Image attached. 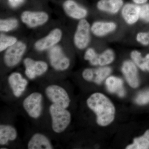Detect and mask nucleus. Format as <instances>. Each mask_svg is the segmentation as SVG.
Instances as JSON below:
<instances>
[{
    "instance_id": "4",
    "label": "nucleus",
    "mask_w": 149,
    "mask_h": 149,
    "mask_svg": "<svg viewBox=\"0 0 149 149\" xmlns=\"http://www.w3.org/2000/svg\"><path fill=\"white\" fill-rule=\"evenodd\" d=\"M49 58L51 65L56 70H66L70 65L69 59L65 54L60 46L56 45L49 49Z\"/></svg>"
},
{
    "instance_id": "32",
    "label": "nucleus",
    "mask_w": 149,
    "mask_h": 149,
    "mask_svg": "<svg viewBox=\"0 0 149 149\" xmlns=\"http://www.w3.org/2000/svg\"><path fill=\"white\" fill-rule=\"evenodd\" d=\"M22 0H9L11 5L13 7H16L22 3Z\"/></svg>"
},
{
    "instance_id": "20",
    "label": "nucleus",
    "mask_w": 149,
    "mask_h": 149,
    "mask_svg": "<svg viewBox=\"0 0 149 149\" xmlns=\"http://www.w3.org/2000/svg\"><path fill=\"white\" fill-rule=\"evenodd\" d=\"M17 136L16 129L10 125H0V144L4 145L9 141L15 140Z\"/></svg>"
},
{
    "instance_id": "14",
    "label": "nucleus",
    "mask_w": 149,
    "mask_h": 149,
    "mask_svg": "<svg viewBox=\"0 0 149 149\" xmlns=\"http://www.w3.org/2000/svg\"><path fill=\"white\" fill-rule=\"evenodd\" d=\"M137 67L132 61L127 60L123 62L121 68L127 83L133 88L139 87L140 83Z\"/></svg>"
},
{
    "instance_id": "7",
    "label": "nucleus",
    "mask_w": 149,
    "mask_h": 149,
    "mask_svg": "<svg viewBox=\"0 0 149 149\" xmlns=\"http://www.w3.org/2000/svg\"><path fill=\"white\" fill-rule=\"evenodd\" d=\"M42 96L39 93L30 94L24 100L23 105L24 109L30 117L38 118L42 113Z\"/></svg>"
},
{
    "instance_id": "16",
    "label": "nucleus",
    "mask_w": 149,
    "mask_h": 149,
    "mask_svg": "<svg viewBox=\"0 0 149 149\" xmlns=\"http://www.w3.org/2000/svg\"><path fill=\"white\" fill-rule=\"evenodd\" d=\"M123 5V0H99L96 7L102 12L115 15L120 11Z\"/></svg>"
},
{
    "instance_id": "23",
    "label": "nucleus",
    "mask_w": 149,
    "mask_h": 149,
    "mask_svg": "<svg viewBox=\"0 0 149 149\" xmlns=\"http://www.w3.org/2000/svg\"><path fill=\"white\" fill-rule=\"evenodd\" d=\"M18 26V20L16 18L2 19L0 20V30L1 32H10L15 29Z\"/></svg>"
},
{
    "instance_id": "13",
    "label": "nucleus",
    "mask_w": 149,
    "mask_h": 149,
    "mask_svg": "<svg viewBox=\"0 0 149 149\" xmlns=\"http://www.w3.org/2000/svg\"><path fill=\"white\" fill-rule=\"evenodd\" d=\"M141 6L134 3H127L123 6L120 14L123 21L130 26L134 25L140 19Z\"/></svg>"
},
{
    "instance_id": "12",
    "label": "nucleus",
    "mask_w": 149,
    "mask_h": 149,
    "mask_svg": "<svg viewBox=\"0 0 149 149\" xmlns=\"http://www.w3.org/2000/svg\"><path fill=\"white\" fill-rule=\"evenodd\" d=\"M117 28L115 22L98 20L91 25V33L96 37L102 38L115 32Z\"/></svg>"
},
{
    "instance_id": "25",
    "label": "nucleus",
    "mask_w": 149,
    "mask_h": 149,
    "mask_svg": "<svg viewBox=\"0 0 149 149\" xmlns=\"http://www.w3.org/2000/svg\"><path fill=\"white\" fill-rule=\"evenodd\" d=\"M131 61L136 65V66L143 71H146L144 66V57L142 56L140 51L133 50L130 53Z\"/></svg>"
},
{
    "instance_id": "8",
    "label": "nucleus",
    "mask_w": 149,
    "mask_h": 149,
    "mask_svg": "<svg viewBox=\"0 0 149 149\" xmlns=\"http://www.w3.org/2000/svg\"><path fill=\"white\" fill-rule=\"evenodd\" d=\"M112 72L111 68L108 66H100L97 68H86L82 72L85 80L100 85L108 77Z\"/></svg>"
},
{
    "instance_id": "9",
    "label": "nucleus",
    "mask_w": 149,
    "mask_h": 149,
    "mask_svg": "<svg viewBox=\"0 0 149 149\" xmlns=\"http://www.w3.org/2000/svg\"><path fill=\"white\" fill-rule=\"evenodd\" d=\"M21 21L27 26L34 28L42 25L49 19V15L43 11H24L21 14Z\"/></svg>"
},
{
    "instance_id": "24",
    "label": "nucleus",
    "mask_w": 149,
    "mask_h": 149,
    "mask_svg": "<svg viewBox=\"0 0 149 149\" xmlns=\"http://www.w3.org/2000/svg\"><path fill=\"white\" fill-rule=\"evenodd\" d=\"M17 42V39L15 37L1 34L0 51L1 52L6 50L8 48L13 45Z\"/></svg>"
},
{
    "instance_id": "29",
    "label": "nucleus",
    "mask_w": 149,
    "mask_h": 149,
    "mask_svg": "<svg viewBox=\"0 0 149 149\" xmlns=\"http://www.w3.org/2000/svg\"><path fill=\"white\" fill-rule=\"evenodd\" d=\"M136 102L139 105H144L149 102V90L142 92L136 99Z\"/></svg>"
},
{
    "instance_id": "26",
    "label": "nucleus",
    "mask_w": 149,
    "mask_h": 149,
    "mask_svg": "<svg viewBox=\"0 0 149 149\" xmlns=\"http://www.w3.org/2000/svg\"><path fill=\"white\" fill-rule=\"evenodd\" d=\"M98 54L93 48H88L84 54V58L88 61L92 65L97 66V57Z\"/></svg>"
},
{
    "instance_id": "21",
    "label": "nucleus",
    "mask_w": 149,
    "mask_h": 149,
    "mask_svg": "<svg viewBox=\"0 0 149 149\" xmlns=\"http://www.w3.org/2000/svg\"><path fill=\"white\" fill-rule=\"evenodd\" d=\"M115 53L112 49L108 48L99 54L97 57L98 65L100 66H108L114 61Z\"/></svg>"
},
{
    "instance_id": "2",
    "label": "nucleus",
    "mask_w": 149,
    "mask_h": 149,
    "mask_svg": "<svg viewBox=\"0 0 149 149\" xmlns=\"http://www.w3.org/2000/svg\"><path fill=\"white\" fill-rule=\"evenodd\" d=\"M52 117V127L56 133L64 131L71 121V115L65 108L53 104L49 107Z\"/></svg>"
},
{
    "instance_id": "17",
    "label": "nucleus",
    "mask_w": 149,
    "mask_h": 149,
    "mask_svg": "<svg viewBox=\"0 0 149 149\" xmlns=\"http://www.w3.org/2000/svg\"><path fill=\"white\" fill-rule=\"evenodd\" d=\"M8 81L14 95L16 97L21 95L28 84L27 80L17 72L11 73L9 76Z\"/></svg>"
},
{
    "instance_id": "19",
    "label": "nucleus",
    "mask_w": 149,
    "mask_h": 149,
    "mask_svg": "<svg viewBox=\"0 0 149 149\" xmlns=\"http://www.w3.org/2000/svg\"><path fill=\"white\" fill-rule=\"evenodd\" d=\"M29 149H53L50 141L45 135L36 133L29 140L28 143Z\"/></svg>"
},
{
    "instance_id": "28",
    "label": "nucleus",
    "mask_w": 149,
    "mask_h": 149,
    "mask_svg": "<svg viewBox=\"0 0 149 149\" xmlns=\"http://www.w3.org/2000/svg\"><path fill=\"white\" fill-rule=\"evenodd\" d=\"M140 19L146 22H149V3L141 6Z\"/></svg>"
},
{
    "instance_id": "1",
    "label": "nucleus",
    "mask_w": 149,
    "mask_h": 149,
    "mask_svg": "<svg viewBox=\"0 0 149 149\" xmlns=\"http://www.w3.org/2000/svg\"><path fill=\"white\" fill-rule=\"evenodd\" d=\"M87 105L97 115V122L99 125L106 126L114 120L115 108L113 104L107 97L100 93H95L88 99Z\"/></svg>"
},
{
    "instance_id": "15",
    "label": "nucleus",
    "mask_w": 149,
    "mask_h": 149,
    "mask_svg": "<svg viewBox=\"0 0 149 149\" xmlns=\"http://www.w3.org/2000/svg\"><path fill=\"white\" fill-rule=\"evenodd\" d=\"M65 13L70 17L75 19L81 20L88 15L87 9L82 6L74 0H66L63 4Z\"/></svg>"
},
{
    "instance_id": "31",
    "label": "nucleus",
    "mask_w": 149,
    "mask_h": 149,
    "mask_svg": "<svg viewBox=\"0 0 149 149\" xmlns=\"http://www.w3.org/2000/svg\"><path fill=\"white\" fill-rule=\"evenodd\" d=\"M133 3L139 6H142L146 3L148 0H132Z\"/></svg>"
},
{
    "instance_id": "33",
    "label": "nucleus",
    "mask_w": 149,
    "mask_h": 149,
    "mask_svg": "<svg viewBox=\"0 0 149 149\" xmlns=\"http://www.w3.org/2000/svg\"></svg>"
},
{
    "instance_id": "18",
    "label": "nucleus",
    "mask_w": 149,
    "mask_h": 149,
    "mask_svg": "<svg viewBox=\"0 0 149 149\" xmlns=\"http://www.w3.org/2000/svg\"><path fill=\"white\" fill-rule=\"evenodd\" d=\"M105 84L107 89L110 93H116L121 97L125 96L123 80L120 77L109 76L106 79Z\"/></svg>"
},
{
    "instance_id": "30",
    "label": "nucleus",
    "mask_w": 149,
    "mask_h": 149,
    "mask_svg": "<svg viewBox=\"0 0 149 149\" xmlns=\"http://www.w3.org/2000/svg\"><path fill=\"white\" fill-rule=\"evenodd\" d=\"M144 66L145 70L149 71V54H147L144 57Z\"/></svg>"
},
{
    "instance_id": "5",
    "label": "nucleus",
    "mask_w": 149,
    "mask_h": 149,
    "mask_svg": "<svg viewBox=\"0 0 149 149\" xmlns=\"http://www.w3.org/2000/svg\"><path fill=\"white\" fill-rule=\"evenodd\" d=\"M47 97L52 102L64 108L69 107L70 99L66 91L63 88L56 85H52L46 88Z\"/></svg>"
},
{
    "instance_id": "3",
    "label": "nucleus",
    "mask_w": 149,
    "mask_h": 149,
    "mask_svg": "<svg viewBox=\"0 0 149 149\" xmlns=\"http://www.w3.org/2000/svg\"><path fill=\"white\" fill-rule=\"evenodd\" d=\"M91 25L85 19L79 20L73 37V42L75 47L79 50L87 48L91 40Z\"/></svg>"
},
{
    "instance_id": "22",
    "label": "nucleus",
    "mask_w": 149,
    "mask_h": 149,
    "mask_svg": "<svg viewBox=\"0 0 149 149\" xmlns=\"http://www.w3.org/2000/svg\"><path fill=\"white\" fill-rule=\"evenodd\" d=\"M149 148V130L143 136L134 139L133 143L128 145L127 149H147Z\"/></svg>"
},
{
    "instance_id": "10",
    "label": "nucleus",
    "mask_w": 149,
    "mask_h": 149,
    "mask_svg": "<svg viewBox=\"0 0 149 149\" xmlns=\"http://www.w3.org/2000/svg\"><path fill=\"white\" fill-rule=\"evenodd\" d=\"M62 37L61 29L55 28L52 30L45 37L37 40L35 43V49L39 52L46 50L56 46Z\"/></svg>"
},
{
    "instance_id": "27",
    "label": "nucleus",
    "mask_w": 149,
    "mask_h": 149,
    "mask_svg": "<svg viewBox=\"0 0 149 149\" xmlns=\"http://www.w3.org/2000/svg\"><path fill=\"white\" fill-rule=\"evenodd\" d=\"M136 40L137 42L142 45L147 46L149 45V33L148 32H140L136 35Z\"/></svg>"
},
{
    "instance_id": "6",
    "label": "nucleus",
    "mask_w": 149,
    "mask_h": 149,
    "mask_svg": "<svg viewBox=\"0 0 149 149\" xmlns=\"http://www.w3.org/2000/svg\"><path fill=\"white\" fill-rule=\"evenodd\" d=\"M27 49L26 44L17 41L14 45L8 48L4 55V61L7 66L13 67L21 61Z\"/></svg>"
},
{
    "instance_id": "11",
    "label": "nucleus",
    "mask_w": 149,
    "mask_h": 149,
    "mask_svg": "<svg viewBox=\"0 0 149 149\" xmlns=\"http://www.w3.org/2000/svg\"><path fill=\"white\" fill-rule=\"evenodd\" d=\"M25 73L29 79H33L45 73L48 70V65L45 62L35 61L29 58L24 59Z\"/></svg>"
}]
</instances>
